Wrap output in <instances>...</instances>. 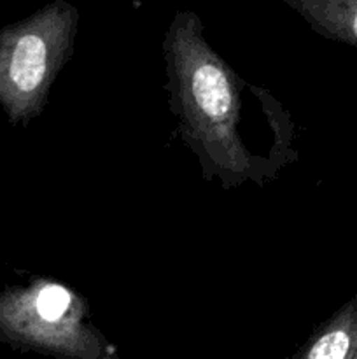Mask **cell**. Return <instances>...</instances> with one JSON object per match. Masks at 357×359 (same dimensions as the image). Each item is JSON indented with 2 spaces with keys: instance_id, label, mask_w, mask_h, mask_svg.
<instances>
[{
  "instance_id": "cell-1",
  "label": "cell",
  "mask_w": 357,
  "mask_h": 359,
  "mask_svg": "<svg viewBox=\"0 0 357 359\" xmlns=\"http://www.w3.org/2000/svg\"><path fill=\"white\" fill-rule=\"evenodd\" d=\"M163 56L172 112L203 179L219 177L224 188H233L254 177V160L238 133L245 83L206 42L198 14L175 13Z\"/></svg>"
},
{
  "instance_id": "cell-2",
  "label": "cell",
  "mask_w": 357,
  "mask_h": 359,
  "mask_svg": "<svg viewBox=\"0 0 357 359\" xmlns=\"http://www.w3.org/2000/svg\"><path fill=\"white\" fill-rule=\"evenodd\" d=\"M79 11L52 0L24 20L0 28V109L14 126L41 116L58 74L70 60Z\"/></svg>"
},
{
  "instance_id": "cell-3",
  "label": "cell",
  "mask_w": 357,
  "mask_h": 359,
  "mask_svg": "<svg viewBox=\"0 0 357 359\" xmlns=\"http://www.w3.org/2000/svg\"><path fill=\"white\" fill-rule=\"evenodd\" d=\"M0 340L55 359H119L88 321L84 298L49 279L0 291Z\"/></svg>"
},
{
  "instance_id": "cell-4",
  "label": "cell",
  "mask_w": 357,
  "mask_h": 359,
  "mask_svg": "<svg viewBox=\"0 0 357 359\" xmlns=\"http://www.w3.org/2000/svg\"><path fill=\"white\" fill-rule=\"evenodd\" d=\"M321 37L357 48V0H282Z\"/></svg>"
},
{
  "instance_id": "cell-5",
  "label": "cell",
  "mask_w": 357,
  "mask_h": 359,
  "mask_svg": "<svg viewBox=\"0 0 357 359\" xmlns=\"http://www.w3.org/2000/svg\"><path fill=\"white\" fill-rule=\"evenodd\" d=\"M357 349V293L315 330L294 359H352Z\"/></svg>"
},
{
  "instance_id": "cell-6",
  "label": "cell",
  "mask_w": 357,
  "mask_h": 359,
  "mask_svg": "<svg viewBox=\"0 0 357 359\" xmlns=\"http://www.w3.org/2000/svg\"><path fill=\"white\" fill-rule=\"evenodd\" d=\"M352 359H357V349H356V353H354V356H352Z\"/></svg>"
}]
</instances>
